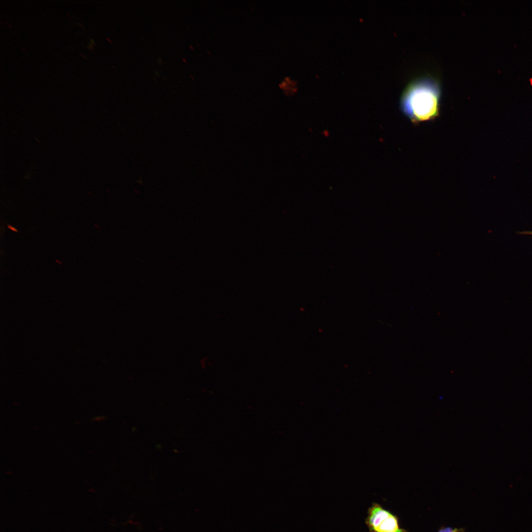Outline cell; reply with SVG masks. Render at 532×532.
<instances>
[{
    "instance_id": "obj_1",
    "label": "cell",
    "mask_w": 532,
    "mask_h": 532,
    "mask_svg": "<svg viewBox=\"0 0 532 532\" xmlns=\"http://www.w3.org/2000/svg\"><path fill=\"white\" fill-rule=\"evenodd\" d=\"M439 99L436 83L429 79H419L406 88L400 99V107L413 123H417L438 116Z\"/></svg>"
},
{
    "instance_id": "obj_2",
    "label": "cell",
    "mask_w": 532,
    "mask_h": 532,
    "mask_svg": "<svg viewBox=\"0 0 532 532\" xmlns=\"http://www.w3.org/2000/svg\"><path fill=\"white\" fill-rule=\"evenodd\" d=\"M365 524L369 532H406L399 527L397 516L376 502L368 508Z\"/></svg>"
},
{
    "instance_id": "obj_3",
    "label": "cell",
    "mask_w": 532,
    "mask_h": 532,
    "mask_svg": "<svg viewBox=\"0 0 532 532\" xmlns=\"http://www.w3.org/2000/svg\"><path fill=\"white\" fill-rule=\"evenodd\" d=\"M460 530L458 529H452L451 528H446L440 530L438 532H458Z\"/></svg>"
},
{
    "instance_id": "obj_4",
    "label": "cell",
    "mask_w": 532,
    "mask_h": 532,
    "mask_svg": "<svg viewBox=\"0 0 532 532\" xmlns=\"http://www.w3.org/2000/svg\"><path fill=\"white\" fill-rule=\"evenodd\" d=\"M157 64L161 65L163 64V60L161 57H158L157 59Z\"/></svg>"
},
{
    "instance_id": "obj_5",
    "label": "cell",
    "mask_w": 532,
    "mask_h": 532,
    "mask_svg": "<svg viewBox=\"0 0 532 532\" xmlns=\"http://www.w3.org/2000/svg\"><path fill=\"white\" fill-rule=\"evenodd\" d=\"M154 74H155V75H156V76H157V77H159V76H160V72H159V71L158 70V71H157H157H154Z\"/></svg>"
},
{
    "instance_id": "obj_6",
    "label": "cell",
    "mask_w": 532,
    "mask_h": 532,
    "mask_svg": "<svg viewBox=\"0 0 532 532\" xmlns=\"http://www.w3.org/2000/svg\"><path fill=\"white\" fill-rule=\"evenodd\" d=\"M88 48L89 49H90V50H92L94 48H93V45L92 44H91L90 43L88 45Z\"/></svg>"
},
{
    "instance_id": "obj_7",
    "label": "cell",
    "mask_w": 532,
    "mask_h": 532,
    "mask_svg": "<svg viewBox=\"0 0 532 532\" xmlns=\"http://www.w3.org/2000/svg\"><path fill=\"white\" fill-rule=\"evenodd\" d=\"M8 227L9 228V229H10V230H12V231H16V232H18V231H17L16 230V229H15V228H13L12 227H11V226H9V225H8Z\"/></svg>"
},
{
    "instance_id": "obj_8",
    "label": "cell",
    "mask_w": 532,
    "mask_h": 532,
    "mask_svg": "<svg viewBox=\"0 0 532 532\" xmlns=\"http://www.w3.org/2000/svg\"><path fill=\"white\" fill-rule=\"evenodd\" d=\"M90 41H91L90 43L92 44L93 46L95 45V41L94 40H93L92 39H91Z\"/></svg>"
},
{
    "instance_id": "obj_9",
    "label": "cell",
    "mask_w": 532,
    "mask_h": 532,
    "mask_svg": "<svg viewBox=\"0 0 532 532\" xmlns=\"http://www.w3.org/2000/svg\"><path fill=\"white\" fill-rule=\"evenodd\" d=\"M522 233H524V234H532V232H525Z\"/></svg>"
},
{
    "instance_id": "obj_10",
    "label": "cell",
    "mask_w": 532,
    "mask_h": 532,
    "mask_svg": "<svg viewBox=\"0 0 532 532\" xmlns=\"http://www.w3.org/2000/svg\"><path fill=\"white\" fill-rule=\"evenodd\" d=\"M182 61H183V62H184V63H187V60H186V59H185V58H183H183H182Z\"/></svg>"
},
{
    "instance_id": "obj_11",
    "label": "cell",
    "mask_w": 532,
    "mask_h": 532,
    "mask_svg": "<svg viewBox=\"0 0 532 532\" xmlns=\"http://www.w3.org/2000/svg\"><path fill=\"white\" fill-rule=\"evenodd\" d=\"M106 39L109 43H112V41L110 38L106 37Z\"/></svg>"
},
{
    "instance_id": "obj_12",
    "label": "cell",
    "mask_w": 532,
    "mask_h": 532,
    "mask_svg": "<svg viewBox=\"0 0 532 532\" xmlns=\"http://www.w3.org/2000/svg\"><path fill=\"white\" fill-rule=\"evenodd\" d=\"M189 46L190 47V49H191V50H193V47H192V46L191 45H189Z\"/></svg>"
},
{
    "instance_id": "obj_13",
    "label": "cell",
    "mask_w": 532,
    "mask_h": 532,
    "mask_svg": "<svg viewBox=\"0 0 532 532\" xmlns=\"http://www.w3.org/2000/svg\"><path fill=\"white\" fill-rule=\"evenodd\" d=\"M164 78V80H166H166H167V79H166V77H164V78Z\"/></svg>"
},
{
    "instance_id": "obj_14",
    "label": "cell",
    "mask_w": 532,
    "mask_h": 532,
    "mask_svg": "<svg viewBox=\"0 0 532 532\" xmlns=\"http://www.w3.org/2000/svg\"><path fill=\"white\" fill-rule=\"evenodd\" d=\"M530 81H531V84H532V79H531V80H530Z\"/></svg>"
},
{
    "instance_id": "obj_15",
    "label": "cell",
    "mask_w": 532,
    "mask_h": 532,
    "mask_svg": "<svg viewBox=\"0 0 532 532\" xmlns=\"http://www.w3.org/2000/svg\"><path fill=\"white\" fill-rule=\"evenodd\" d=\"M190 77L193 79V78H194V77L191 75H190Z\"/></svg>"
},
{
    "instance_id": "obj_16",
    "label": "cell",
    "mask_w": 532,
    "mask_h": 532,
    "mask_svg": "<svg viewBox=\"0 0 532 532\" xmlns=\"http://www.w3.org/2000/svg\"><path fill=\"white\" fill-rule=\"evenodd\" d=\"M458 532H464L462 531V530H460Z\"/></svg>"
}]
</instances>
